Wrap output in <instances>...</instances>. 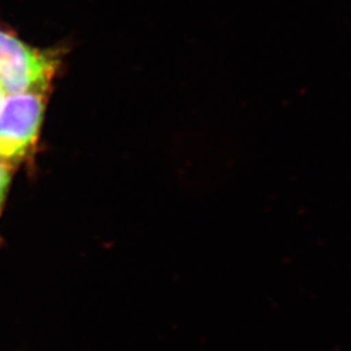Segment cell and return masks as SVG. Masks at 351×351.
<instances>
[{"label": "cell", "mask_w": 351, "mask_h": 351, "mask_svg": "<svg viewBox=\"0 0 351 351\" xmlns=\"http://www.w3.org/2000/svg\"><path fill=\"white\" fill-rule=\"evenodd\" d=\"M45 110V93L8 94L0 108V160L14 167L34 152Z\"/></svg>", "instance_id": "6da1fadb"}, {"label": "cell", "mask_w": 351, "mask_h": 351, "mask_svg": "<svg viewBox=\"0 0 351 351\" xmlns=\"http://www.w3.org/2000/svg\"><path fill=\"white\" fill-rule=\"evenodd\" d=\"M56 68L53 55L33 49L11 33L0 30V88L4 93L46 94Z\"/></svg>", "instance_id": "7a4b0ae2"}, {"label": "cell", "mask_w": 351, "mask_h": 351, "mask_svg": "<svg viewBox=\"0 0 351 351\" xmlns=\"http://www.w3.org/2000/svg\"><path fill=\"white\" fill-rule=\"evenodd\" d=\"M13 167L10 164L0 160V213L4 208L5 199L10 191L11 181H12Z\"/></svg>", "instance_id": "3957f363"}, {"label": "cell", "mask_w": 351, "mask_h": 351, "mask_svg": "<svg viewBox=\"0 0 351 351\" xmlns=\"http://www.w3.org/2000/svg\"><path fill=\"white\" fill-rule=\"evenodd\" d=\"M4 98V91H3V88H0V108H1V104H3V99Z\"/></svg>", "instance_id": "277c9868"}]
</instances>
